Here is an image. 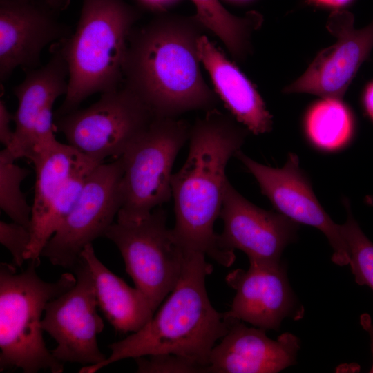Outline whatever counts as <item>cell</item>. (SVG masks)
Returning <instances> with one entry per match:
<instances>
[{
    "mask_svg": "<svg viewBox=\"0 0 373 373\" xmlns=\"http://www.w3.org/2000/svg\"><path fill=\"white\" fill-rule=\"evenodd\" d=\"M249 264L247 270H233L225 278L236 291L226 316L265 330H278L285 318H302L304 308L289 285L286 265Z\"/></svg>",
    "mask_w": 373,
    "mask_h": 373,
    "instance_id": "5bb4252c",
    "label": "cell"
},
{
    "mask_svg": "<svg viewBox=\"0 0 373 373\" xmlns=\"http://www.w3.org/2000/svg\"><path fill=\"white\" fill-rule=\"evenodd\" d=\"M248 131L231 115L216 108L207 111L191 126L186 160L171 178L175 242L184 252L202 254L227 267L236 256L220 247L214 224L229 180L227 163L240 150Z\"/></svg>",
    "mask_w": 373,
    "mask_h": 373,
    "instance_id": "7a4b0ae2",
    "label": "cell"
},
{
    "mask_svg": "<svg viewBox=\"0 0 373 373\" xmlns=\"http://www.w3.org/2000/svg\"><path fill=\"white\" fill-rule=\"evenodd\" d=\"M205 30L195 15L164 13L132 30L124 85L155 118L216 108L218 97L202 75L198 48Z\"/></svg>",
    "mask_w": 373,
    "mask_h": 373,
    "instance_id": "6da1fadb",
    "label": "cell"
},
{
    "mask_svg": "<svg viewBox=\"0 0 373 373\" xmlns=\"http://www.w3.org/2000/svg\"><path fill=\"white\" fill-rule=\"evenodd\" d=\"M341 99L323 98L308 111L305 121L307 133L311 142L321 149H338L352 136V115Z\"/></svg>",
    "mask_w": 373,
    "mask_h": 373,
    "instance_id": "7402d4cb",
    "label": "cell"
},
{
    "mask_svg": "<svg viewBox=\"0 0 373 373\" xmlns=\"http://www.w3.org/2000/svg\"><path fill=\"white\" fill-rule=\"evenodd\" d=\"M299 348L298 338L291 333L273 340L266 330L231 318L228 332L211 352L208 372H278L296 363Z\"/></svg>",
    "mask_w": 373,
    "mask_h": 373,
    "instance_id": "2e32d148",
    "label": "cell"
},
{
    "mask_svg": "<svg viewBox=\"0 0 373 373\" xmlns=\"http://www.w3.org/2000/svg\"><path fill=\"white\" fill-rule=\"evenodd\" d=\"M72 269L75 285L46 305L41 327L55 340L57 346L51 352L58 361L97 365L106 358L97 344L104 324L97 312L94 280L81 256Z\"/></svg>",
    "mask_w": 373,
    "mask_h": 373,
    "instance_id": "30bf717a",
    "label": "cell"
},
{
    "mask_svg": "<svg viewBox=\"0 0 373 373\" xmlns=\"http://www.w3.org/2000/svg\"><path fill=\"white\" fill-rule=\"evenodd\" d=\"M313 2L327 6L339 7L343 6L351 0H312Z\"/></svg>",
    "mask_w": 373,
    "mask_h": 373,
    "instance_id": "f546056e",
    "label": "cell"
},
{
    "mask_svg": "<svg viewBox=\"0 0 373 373\" xmlns=\"http://www.w3.org/2000/svg\"><path fill=\"white\" fill-rule=\"evenodd\" d=\"M142 8L157 12H164L178 0H135Z\"/></svg>",
    "mask_w": 373,
    "mask_h": 373,
    "instance_id": "83f0119b",
    "label": "cell"
},
{
    "mask_svg": "<svg viewBox=\"0 0 373 373\" xmlns=\"http://www.w3.org/2000/svg\"><path fill=\"white\" fill-rule=\"evenodd\" d=\"M104 237L117 246L126 272L155 312L175 287L184 258L166 226V211L157 207L140 221L113 222Z\"/></svg>",
    "mask_w": 373,
    "mask_h": 373,
    "instance_id": "ba28073f",
    "label": "cell"
},
{
    "mask_svg": "<svg viewBox=\"0 0 373 373\" xmlns=\"http://www.w3.org/2000/svg\"><path fill=\"white\" fill-rule=\"evenodd\" d=\"M258 182L261 192L278 212L298 223L320 230L332 249V260L337 265H349L348 248L341 231L321 207L312 185L299 166L298 157L290 153L282 168L267 166L252 160L241 150L235 155Z\"/></svg>",
    "mask_w": 373,
    "mask_h": 373,
    "instance_id": "8fae6325",
    "label": "cell"
},
{
    "mask_svg": "<svg viewBox=\"0 0 373 373\" xmlns=\"http://www.w3.org/2000/svg\"><path fill=\"white\" fill-rule=\"evenodd\" d=\"M154 119L145 104L123 85L102 93L87 108L56 117L55 124L68 144L102 163L107 157H121Z\"/></svg>",
    "mask_w": 373,
    "mask_h": 373,
    "instance_id": "52a82bcc",
    "label": "cell"
},
{
    "mask_svg": "<svg viewBox=\"0 0 373 373\" xmlns=\"http://www.w3.org/2000/svg\"><path fill=\"white\" fill-rule=\"evenodd\" d=\"M121 157L101 163L88 176L74 207L48 241L41 256L54 265L72 269L84 248L107 229L122 203Z\"/></svg>",
    "mask_w": 373,
    "mask_h": 373,
    "instance_id": "9c48e42d",
    "label": "cell"
},
{
    "mask_svg": "<svg viewBox=\"0 0 373 373\" xmlns=\"http://www.w3.org/2000/svg\"><path fill=\"white\" fill-rule=\"evenodd\" d=\"M140 373H204L207 370L182 356L157 354L134 358Z\"/></svg>",
    "mask_w": 373,
    "mask_h": 373,
    "instance_id": "d4e9b609",
    "label": "cell"
},
{
    "mask_svg": "<svg viewBox=\"0 0 373 373\" xmlns=\"http://www.w3.org/2000/svg\"><path fill=\"white\" fill-rule=\"evenodd\" d=\"M220 218L223 230L218 234L220 247L243 251L249 262L277 264L298 236V223L279 212L267 211L244 198L228 180Z\"/></svg>",
    "mask_w": 373,
    "mask_h": 373,
    "instance_id": "7c38bea8",
    "label": "cell"
},
{
    "mask_svg": "<svg viewBox=\"0 0 373 373\" xmlns=\"http://www.w3.org/2000/svg\"><path fill=\"white\" fill-rule=\"evenodd\" d=\"M14 114L8 109L3 100H0V142L5 147H9L14 140L15 132L11 128Z\"/></svg>",
    "mask_w": 373,
    "mask_h": 373,
    "instance_id": "4316f807",
    "label": "cell"
},
{
    "mask_svg": "<svg viewBox=\"0 0 373 373\" xmlns=\"http://www.w3.org/2000/svg\"><path fill=\"white\" fill-rule=\"evenodd\" d=\"M80 256L92 274L97 305L116 331L134 333L151 319L155 312L145 294L111 271L96 256L92 244Z\"/></svg>",
    "mask_w": 373,
    "mask_h": 373,
    "instance_id": "d6986e66",
    "label": "cell"
},
{
    "mask_svg": "<svg viewBox=\"0 0 373 373\" xmlns=\"http://www.w3.org/2000/svg\"><path fill=\"white\" fill-rule=\"evenodd\" d=\"M205 257L184 252L178 283L157 314L137 332L109 345L111 354L104 361L79 372L93 373L118 361L157 354L184 356L208 372L211 352L228 332L231 318L209 299L205 281L213 267Z\"/></svg>",
    "mask_w": 373,
    "mask_h": 373,
    "instance_id": "3957f363",
    "label": "cell"
},
{
    "mask_svg": "<svg viewBox=\"0 0 373 373\" xmlns=\"http://www.w3.org/2000/svg\"><path fill=\"white\" fill-rule=\"evenodd\" d=\"M31 240L29 229L19 223L0 222V242L11 254L15 266L21 267Z\"/></svg>",
    "mask_w": 373,
    "mask_h": 373,
    "instance_id": "484cf974",
    "label": "cell"
},
{
    "mask_svg": "<svg viewBox=\"0 0 373 373\" xmlns=\"http://www.w3.org/2000/svg\"><path fill=\"white\" fill-rule=\"evenodd\" d=\"M354 22V15L347 10L332 12L326 27L337 40L321 50L306 71L284 92L341 99L373 49V19L359 29L355 28Z\"/></svg>",
    "mask_w": 373,
    "mask_h": 373,
    "instance_id": "4fadbf2b",
    "label": "cell"
},
{
    "mask_svg": "<svg viewBox=\"0 0 373 373\" xmlns=\"http://www.w3.org/2000/svg\"><path fill=\"white\" fill-rule=\"evenodd\" d=\"M201 64L226 108L249 131L260 135L272 128V116L255 86L205 35L198 43Z\"/></svg>",
    "mask_w": 373,
    "mask_h": 373,
    "instance_id": "ac0fdd59",
    "label": "cell"
},
{
    "mask_svg": "<svg viewBox=\"0 0 373 373\" xmlns=\"http://www.w3.org/2000/svg\"><path fill=\"white\" fill-rule=\"evenodd\" d=\"M363 105L367 113L373 120V82H370L365 90Z\"/></svg>",
    "mask_w": 373,
    "mask_h": 373,
    "instance_id": "f1b7e54d",
    "label": "cell"
},
{
    "mask_svg": "<svg viewBox=\"0 0 373 373\" xmlns=\"http://www.w3.org/2000/svg\"><path fill=\"white\" fill-rule=\"evenodd\" d=\"M39 261L30 260L17 273L14 264L0 265V371L20 368L25 373H61L64 363L46 346L41 316L46 305L72 288L75 274L66 272L55 282L37 274Z\"/></svg>",
    "mask_w": 373,
    "mask_h": 373,
    "instance_id": "5b68a950",
    "label": "cell"
},
{
    "mask_svg": "<svg viewBox=\"0 0 373 373\" xmlns=\"http://www.w3.org/2000/svg\"><path fill=\"white\" fill-rule=\"evenodd\" d=\"M52 10L45 1L0 0L1 82L18 67L27 70L37 68L46 46L70 35Z\"/></svg>",
    "mask_w": 373,
    "mask_h": 373,
    "instance_id": "9a60e30c",
    "label": "cell"
},
{
    "mask_svg": "<svg viewBox=\"0 0 373 373\" xmlns=\"http://www.w3.org/2000/svg\"><path fill=\"white\" fill-rule=\"evenodd\" d=\"M343 203L347 218L341 227L349 251L352 273L357 284L367 285L373 290V242L354 219L348 199L344 198Z\"/></svg>",
    "mask_w": 373,
    "mask_h": 373,
    "instance_id": "cb8c5ba5",
    "label": "cell"
},
{
    "mask_svg": "<svg viewBox=\"0 0 373 373\" xmlns=\"http://www.w3.org/2000/svg\"><path fill=\"white\" fill-rule=\"evenodd\" d=\"M191 126L179 117L155 118L121 157L122 203L117 222H135L172 198V169Z\"/></svg>",
    "mask_w": 373,
    "mask_h": 373,
    "instance_id": "8992f818",
    "label": "cell"
},
{
    "mask_svg": "<svg viewBox=\"0 0 373 373\" xmlns=\"http://www.w3.org/2000/svg\"><path fill=\"white\" fill-rule=\"evenodd\" d=\"M68 67L60 48L53 52L48 62L39 68L26 70L25 79L14 87L17 108L14 113V140L8 148L18 159L30 160L34 152L33 133L42 112L53 106L68 88Z\"/></svg>",
    "mask_w": 373,
    "mask_h": 373,
    "instance_id": "e0dca14e",
    "label": "cell"
},
{
    "mask_svg": "<svg viewBox=\"0 0 373 373\" xmlns=\"http://www.w3.org/2000/svg\"><path fill=\"white\" fill-rule=\"evenodd\" d=\"M46 3L52 10L63 9L68 3V0H44Z\"/></svg>",
    "mask_w": 373,
    "mask_h": 373,
    "instance_id": "4dcf8cb0",
    "label": "cell"
},
{
    "mask_svg": "<svg viewBox=\"0 0 373 373\" xmlns=\"http://www.w3.org/2000/svg\"><path fill=\"white\" fill-rule=\"evenodd\" d=\"M30 161L35 170L30 228L32 238L40 229L51 205L66 182L81 169L101 163L84 155L71 145L57 140L38 151Z\"/></svg>",
    "mask_w": 373,
    "mask_h": 373,
    "instance_id": "ffe728a7",
    "label": "cell"
},
{
    "mask_svg": "<svg viewBox=\"0 0 373 373\" xmlns=\"http://www.w3.org/2000/svg\"><path fill=\"white\" fill-rule=\"evenodd\" d=\"M228 1H234V2H238V1H246V0H228Z\"/></svg>",
    "mask_w": 373,
    "mask_h": 373,
    "instance_id": "1f68e13d",
    "label": "cell"
},
{
    "mask_svg": "<svg viewBox=\"0 0 373 373\" xmlns=\"http://www.w3.org/2000/svg\"><path fill=\"white\" fill-rule=\"evenodd\" d=\"M16 160L8 148L1 151L0 207L13 222L30 229L32 206L28 204L21 189L29 171L16 164Z\"/></svg>",
    "mask_w": 373,
    "mask_h": 373,
    "instance_id": "603a6c76",
    "label": "cell"
},
{
    "mask_svg": "<svg viewBox=\"0 0 373 373\" xmlns=\"http://www.w3.org/2000/svg\"><path fill=\"white\" fill-rule=\"evenodd\" d=\"M125 0H83L75 32L63 40L68 88L55 117L79 108L89 96L120 87L128 43L139 19Z\"/></svg>",
    "mask_w": 373,
    "mask_h": 373,
    "instance_id": "277c9868",
    "label": "cell"
},
{
    "mask_svg": "<svg viewBox=\"0 0 373 373\" xmlns=\"http://www.w3.org/2000/svg\"><path fill=\"white\" fill-rule=\"evenodd\" d=\"M191 1L195 8V17L222 42L231 57L237 61L247 58L251 52L252 33L262 24V15L256 11L235 15L219 0Z\"/></svg>",
    "mask_w": 373,
    "mask_h": 373,
    "instance_id": "44dd1931",
    "label": "cell"
}]
</instances>
